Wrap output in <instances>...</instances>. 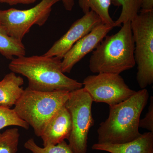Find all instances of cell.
<instances>
[{
    "instance_id": "cell-1",
    "label": "cell",
    "mask_w": 153,
    "mask_h": 153,
    "mask_svg": "<svg viewBox=\"0 0 153 153\" xmlns=\"http://www.w3.org/2000/svg\"><path fill=\"white\" fill-rule=\"evenodd\" d=\"M62 60L44 55L16 57L9 68L28 79V88L44 92L70 91L82 88V83L66 76L62 71Z\"/></svg>"
},
{
    "instance_id": "cell-2",
    "label": "cell",
    "mask_w": 153,
    "mask_h": 153,
    "mask_svg": "<svg viewBox=\"0 0 153 153\" xmlns=\"http://www.w3.org/2000/svg\"><path fill=\"white\" fill-rule=\"evenodd\" d=\"M149 98V91L144 88L125 101L109 106L108 117L97 131V143H123L139 137L142 134L139 130L140 117Z\"/></svg>"
},
{
    "instance_id": "cell-3",
    "label": "cell",
    "mask_w": 153,
    "mask_h": 153,
    "mask_svg": "<svg viewBox=\"0 0 153 153\" xmlns=\"http://www.w3.org/2000/svg\"><path fill=\"white\" fill-rule=\"evenodd\" d=\"M134 43L131 22L123 24L115 34L107 36L92 52L89 61L91 71L120 74L135 66Z\"/></svg>"
},
{
    "instance_id": "cell-4",
    "label": "cell",
    "mask_w": 153,
    "mask_h": 153,
    "mask_svg": "<svg viewBox=\"0 0 153 153\" xmlns=\"http://www.w3.org/2000/svg\"><path fill=\"white\" fill-rule=\"evenodd\" d=\"M69 92L65 91L44 92L27 87L13 109L33 128L36 136L40 137L51 118L65 105Z\"/></svg>"
},
{
    "instance_id": "cell-5",
    "label": "cell",
    "mask_w": 153,
    "mask_h": 153,
    "mask_svg": "<svg viewBox=\"0 0 153 153\" xmlns=\"http://www.w3.org/2000/svg\"><path fill=\"white\" fill-rule=\"evenodd\" d=\"M137 82L141 89L153 82V11L140 12L131 22Z\"/></svg>"
},
{
    "instance_id": "cell-6",
    "label": "cell",
    "mask_w": 153,
    "mask_h": 153,
    "mask_svg": "<svg viewBox=\"0 0 153 153\" xmlns=\"http://www.w3.org/2000/svg\"><path fill=\"white\" fill-rule=\"evenodd\" d=\"M93 101L84 88L70 91L65 104L71 115L72 128L68 145L74 153H86L88 134L94 124Z\"/></svg>"
},
{
    "instance_id": "cell-7",
    "label": "cell",
    "mask_w": 153,
    "mask_h": 153,
    "mask_svg": "<svg viewBox=\"0 0 153 153\" xmlns=\"http://www.w3.org/2000/svg\"><path fill=\"white\" fill-rule=\"evenodd\" d=\"M60 0H42L27 10H0V24L9 35L22 41L34 25L43 26L49 19L53 6Z\"/></svg>"
},
{
    "instance_id": "cell-8",
    "label": "cell",
    "mask_w": 153,
    "mask_h": 153,
    "mask_svg": "<svg viewBox=\"0 0 153 153\" xmlns=\"http://www.w3.org/2000/svg\"><path fill=\"white\" fill-rule=\"evenodd\" d=\"M82 84L93 102L105 103L109 106L125 101L136 92L128 87L120 74L112 73L89 75Z\"/></svg>"
},
{
    "instance_id": "cell-9",
    "label": "cell",
    "mask_w": 153,
    "mask_h": 153,
    "mask_svg": "<svg viewBox=\"0 0 153 153\" xmlns=\"http://www.w3.org/2000/svg\"><path fill=\"white\" fill-rule=\"evenodd\" d=\"M102 23L98 15L90 11L71 25L68 31L54 43L44 55L62 60L65 54L77 41Z\"/></svg>"
},
{
    "instance_id": "cell-10",
    "label": "cell",
    "mask_w": 153,
    "mask_h": 153,
    "mask_svg": "<svg viewBox=\"0 0 153 153\" xmlns=\"http://www.w3.org/2000/svg\"><path fill=\"white\" fill-rule=\"evenodd\" d=\"M114 27L101 23L71 47L61 61L63 73H70L75 64L93 51Z\"/></svg>"
},
{
    "instance_id": "cell-11",
    "label": "cell",
    "mask_w": 153,
    "mask_h": 153,
    "mask_svg": "<svg viewBox=\"0 0 153 153\" xmlns=\"http://www.w3.org/2000/svg\"><path fill=\"white\" fill-rule=\"evenodd\" d=\"M71 115L65 105L49 120L41 136L44 147L68 140L71 131Z\"/></svg>"
},
{
    "instance_id": "cell-12",
    "label": "cell",
    "mask_w": 153,
    "mask_h": 153,
    "mask_svg": "<svg viewBox=\"0 0 153 153\" xmlns=\"http://www.w3.org/2000/svg\"><path fill=\"white\" fill-rule=\"evenodd\" d=\"M92 149L110 153H153V133H144L137 138L123 143H97L92 146Z\"/></svg>"
},
{
    "instance_id": "cell-13",
    "label": "cell",
    "mask_w": 153,
    "mask_h": 153,
    "mask_svg": "<svg viewBox=\"0 0 153 153\" xmlns=\"http://www.w3.org/2000/svg\"><path fill=\"white\" fill-rule=\"evenodd\" d=\"M24 80L11 71L0 81V106L10 108L16 105L24 90Z\"/></svg>"
},
{
    "instance_id": "cell-14",
    "label": "cell",
    "mask_w": 153,
    "mask_h": 153,
    "mask_svg": "<svg viewBox=\"0 0 153 153\" xmlns=\"http://www.w3.org/2000/svg\"><path fill=\"white\" fill-rule=\"evenodd\" d=\"M26 49L22 41L10 36L0 24V54L7 59L25 56Z\"/></svg>"
},
{
    "instance_id": "cell-15",
    "label": "cell",
    "mask_w": 153,
    "mask_h": 153,
    "mask_svg": "<svg viewBox=\"0 0 153 153\" xmlns=\"http://www.w3.org/2000/svg\"><path fill=\"white\" fill-rule=\"evenodd\" d=\"M78 4L84 14L93 11L100 17L103 24L114 27V22L109 12L111 0H78Z\"/></svg>"
},
{
    "instance_id": "cell-16",
    "label": "cell",
    "mask_w": 153,
    "mask_h": 153,
    "mask_svg": "<svg viewBox=\"0 0 153 153\" xmlns=\"http://www.w3.org/2000/svg\"><path fill=\"white\" fill-rule=\"evenodd\" d=\"M111 1L114 6L122 7L120 16L114 22V27H120L125 22H131L140 10V0H111Z\"/></svg>"
},
{
    "instance_id": "cell-17",
    "label": "cell",
    "mask_w": 153,
    "mask_h": 153,
    "mask_svg": "<svg viewBox=\"0 0 153 153\" xmlns=\"http://www.w3.org/2000/svg\"><path fill=\"white\" fill-rule=\"evenodd\" d=\"M20 136L17 128L8 129L0 133V153H17Z\"/></svg>"
},
{
    "instance_id": "cell-18",
    "label": "cell",
    "mask_w": 153,
    "mask_h": 153,
    "mask_svg": "<svg viewBox=\"0 0 153 153\" xmlns=\"http://www.w3.org/2000/svg\"><path fill=\"white\" fill-rule=\"evenodd\" d=\"M24 147L32 153H74L65 140L56 145L41 147L34 139L30 138L25 143Z\"/></svg>"
},
{
    "instance_id": "cell-19",
    "label": "cell",
    "mask_w": 153,
    "mask_h": 153,
    "mask_svg": "<svg viewBox=\"0 0 153 153\" xmlns=\"http://www.w3.org/2000/svg\"><path fill=\"white\" fill-rule=\"evenodd\" d=\"M16 126L28 130L30 126L22 120L13 109L0 106V130L6 127Z\"/></svg>"
},
{
    "instance_id": "cell-20",
    "label": "cell",
    "mask_w": 153,
    "mask_h": 153,
    "mask_svg": "<svg viewBox=\"0 0 153 153\" xmlns=\"http://www.w3.org/2000/svg\"><path fill=\"white\" fill-rule=\"evenodd\" d=\"M139 128L146 129L153 133V97H151L148 112L142 119H140Z\"/></svg>"
},
{
    "instance_id": "cell-21",
    "label": "cell",
    "mask_w": 153,
    "mask_h": 153,
    "mask_svg": "<svg viewBox=\"0 0 153 153\" xmlns=\"http://www.w3.org/2000/svg\"><path fill=\"white\" fill-rule=\"evenodd\" d=\"M37 1V0H0V2L13 6L19 4H30L36 2Z\"/></svg>"
},
{
    "instance_id": "cell-22",
    "label": "cell",
    "mask_w": 153,
    "mask_h": 153,
    "mask_svg": "<svg viewBox=\"0 0 153 153\" xmlns=\"http://www.w3.org/2000/svg\"><path fill=\"white\" fill-rule=\"evenodd\" d=\"M153 11V0H140V12Z\"/></svg>"
},
{
    "instance_id": "cell-23",
    "label": "cell",
    "mask_w": 153,
    "mask_h": 153,
    "mask_svg": "<svg viewBox=\"0 0 153 153\" xmlns=\"http://www.w3.org/2000/svg\"><path fill=\"white\" fill-rule=\"evenodd\" d=\"M63 3V5L66 10H72L74 5V0H60Z\"/></svg>"
}]
</instances>
